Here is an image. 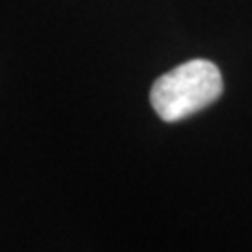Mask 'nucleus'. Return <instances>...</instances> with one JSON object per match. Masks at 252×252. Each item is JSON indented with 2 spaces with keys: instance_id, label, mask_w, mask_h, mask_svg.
Instances as JSON below:
<instances>
[{
  "instance_id": "f257e3e1",
  "label": "nucleus",
  "mask_w": 252,
  "mask_h": 252,
  "mask_svg": "<svg viewBox=\"0 0 252 252\" xmlns=\"http://www.w3.org/2000/svg\"><path fill=\"white\" fill-rule=\"evenodd\" d=\"M222 94V75L213 62L189 60L153 82L150 101L162 122H180L215 103Z\"/></svg>"
}]
</instances>
